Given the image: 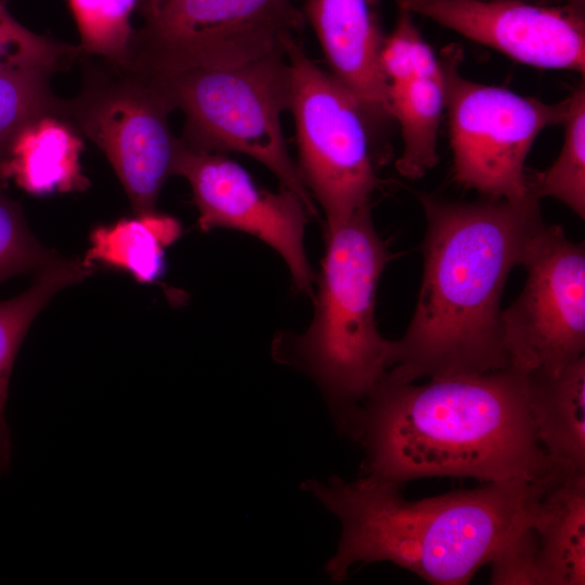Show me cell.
I'll return each mask as SVG.
<instances>
[{
  "label": "cell",
  "mask_w": 585,
  "mask_h": 585,
  "mask_svg": "<svg viewBox=\"0 0 585 585\" xmlns=\"http://www.w3.org/2000/svg\"><path fill=\"white\" fill-rule=\"evenodd\" d=\"M417 197L426 219L422 281L405 334L391 341L389 375L413 382L508 367L500 298L547 225L540 200Z\"/></svg>",
  "instance_id": "obj_1"
},
{
  "label": "cell",
  "mask_w": 585,
  "mask_h": 585,
  "mask_svg": "<svg viewBox=\"0 0 585 585\" xmlns=\"http://www.w3.org/2000/svg\"><path fill=\"white\" fill-rule=\"evenodd\" d=\"M352 439L365 451L360 476L398 484L432 477L538 482L562 473L538 442L525 374L511 367L417 386L387 373Z\"/></svg>",
  "instance_id": "obj_2"
},
{
  "label": "cell",
  "mask_w": 585,
  "mask_h": 585,
  "mask_svg": "<svg viewBox=\"0 0 585 585\" xmlns=\"http://www.w3.org/2000/svg\"><path fill=\"white\" fill-rule=\"evenodd\" d=\"M558 477L487 482L417 500L404 498L402 484L365 476L301 486L341 524L325 566L332 581H343L354 564L387 561L430 584L463 585L529 521L535 500Z\"/></svg>",
  "instance_id": "obj_3"
},
{
  "label": "cell",
  "mask_w": 585,
  "mask_h": 585,
  "mask_svg": "<svg viewBox=\"0 0 585 585\" xmlns=\"http://www.w3.org/2000/svg\"><path fill=\"white\" fill-rule=\"evenodd\" d=\"M390 258L370 205L328 231L313 320L282 355L318 384L338 429L350 438L390 367L391 340L375 321L376 290Z\"/></svg>",
  "instance_id": "obj_4"
},
{
  "label": "cell",
  "mask_w": 585,
  "mask_h": 585,
  "mask_svg": "<svg viewBox=\"0 0 585 585\" xmlns=\"http://www.w3.org/2000/svg\"><path fill=\"white\" fill-rule=\"evenodd\" d=\"M148 75L161 82L176 108L183 110V141L206 151L252 157L275 174L282 187L295 193L309 212H316L281 126V115L289 104L285 52L233 67Z\"/></svg>",
  "instance_id": "obj_5"
},
{
  "label": "cell",
  "mask_w": 585,
  "mask_h": 585,
  "mask_svg": "<svg viewBox=\"0 0 585 585\" xmlns=\"http://www.w3.org/2000/svg\"><path fill=\"white\" fill-rule=\"evenodd\" d=\"M80 58L81 88L63 100L62 117L106 155L135 216L154 213L173 174L179 139L168 116L176 106L155 77L102 57Z\"/></svg>",
  "instance_id": "obj_6"
},
{
  "label": "cell",
  "mask_w": 585,
  "mask_h": 585,
  "mask_svg": "<svg viewBox=\"0 0 585 585\" xmlns=\"http://www.w3.org/2000/svg\"><path fill=\"white\" fill-rule=\"evenodd\" d=\"M438 58L455 181L515 204L538 199L528 187L525 159L545 128L563 122L568 96L546 103L470 80L460 73L464 50L457 43L445 46Z\"/></svg>",
  "instance_id": "obj_7"
},
{
  "label": "cell",
  "mask_w": 585,
  "mask_h": 585,
  "mask_svg": "<svg viewBox=\"0 0 585 585\" xmlns=\"http://www.w3.org/2000/svg\"><path fill=\"white\" fill-rule=\"evenodd\" d=\"M289 104L296 125L298 170L326 217L327 232L370 205L379 184L370 129L352 94L287 39Z\"/></svg>",
  "instance_id": "obj_8"
},
{
  "label": "cell",
  "mask_w": 585,
  "mask_h": 585,
  "mask_svg": "<svg viewBox=\"0 0 585 585\" xmlns=\"http://www.w3.org/2000/svg\"><path fill=\"white\" fill-rule=\"evenodd\" d=\"M303 21L292 0H167L134 30L127 66L173 75L242 65L284 53Z\"/></svg>",
  "instance_id": "obj_9"
},
{
  "label": "cell",
  "mask_w": 585,
  "mask_h": 585,
  "mask_svg": "<svg viewBox=\"0 0 585 585\" xmlns=\"http://www.w3.org/2000/svg\"><path fill=\"white\" fill-rule=\"evenodd\" d=\"M518 298L502 311L508 367L558 374L584 356L585 249L546 225L523 263Z\"/></svg>",
  "instance_id": "obj_10"
},
{
  "label": "cell",
  "mask_w": 585,
  "mask_h": 585,
  "mask_svg": "<svg viewBox=\"0 0 585 585\" xmlns=\"http://www.w3.org/2000/svg\"><path fill=\"white\" fill-rule=\"evenodd\" d=\"M173 174L188 181L203 231L226 227L258 237L285 260L296 287L313 296L314 274L303 245L309 211L295 193L260 188L236 161L182 139Z\"/></svg>",
  "instance_id": "obj_11"
},
{
  "label": "cell",
  "mask_w": 585,
  "mask_h": 585,
  "mask_svg": "<svg viewBox=\"0 0 585 585\" xmlns=\"http://www.w3.org/2000/svg\"><path fill=\"white\" fill-rule=\"evenodd\" d=\"M467 39L528 66L585 73L584 0H395Z\"/></svg>",
  "instance_id": "obj_12"
},
{
  "label": "cell",
  "mask_w": 585,
  "mask_h": 585,
  "mask_svg": "<svg viewBox=\"0 0 585 585\" xmlns=\"http://www.w3.org/2000/svg\"><path fill=\"white\" fill-rule=\"evenodd\" d=\"M304 14L333 77L359 103L370 131L392 119L380 54L379 0H306Z\"/></svg>",
  "instance_id": "obj_13"
},
{
  "label": "cell",
  "mask_w": 585,
  "mask_h": 585,
  "mask_svg": "<svg viewBox=\"0 0 585 585\" xmlns=\"http://www.w3.org/2000/svg\"><path fill=\"white\" fill-rule=\"evenodd\" d=\"M82 148L79 132L65 118L46 114L16 134L0 176L35 195L82 191L89 185L79 162Z\"/></svg>",
  "instance_id": "obj_14"
},
{
  "label": "cell",
  "mask_w": 585,
  "mask_h": 585,
  "mask_svg": "<svg viewBox=\"0 0 585 585\" xmlns=\"http://www.w3.org/2000/svg\"><path fill=\"white\" fill-rule=\"evenodd\" d=\"M525 377L534 428L549 460L563 473L585 472V358L555 375Z\"/></svg>",
  "instance_id": "obj_15"
},
{
  "label": "cell",
  "mask_w": 585,
  "mask_h": 585,
  "mask_svg": "<svg viewBox=\"0 0 585 585\" xmlns=\"http://www.w3.org/2000/svg\"><path fill=\"white\" fill-rule=\"evenodd\" d=\"M530 523L544 585H584L585 472L555 479L535 500Z\"/></svg>",
  "instance_id": "obj_16"
},
{
  "label": "cell",
  "mask_w": 585,
  "mask_h": 585,
  "mask_svg": "<svg viewBox=\"0 0 585 585\" xmlns=\"http://www.w3.org/2000/svg\"><path fill=\"white\" fill-rule=\"evenodd\" d=\"M93 268L83 259L60 258L36 273L32 285L22 294L0 301V474L8 468L12 444L5 420V403L13 364L35 317L52 297L67 286L82 282Z\"/></svg>",
  "instance_id": "obj_17"
},
{
  "label": "cell",
  "mask_w": 585,
  "mask_h": 585,
  "mask_svg": "<svg viewBox=\"0 0 585 585\" xmlns=\"http://www.w3.org/2000/svg\"><path fill=\"white\" fill-rule=\"evenodd\" d=\"M392 119L403 142L395 168L405 178L424 177L439 161L438 134L445 110L442 72L387 84Z\"/></svg>",
  "instance_id": "obj_18"
},
{
  "label": "cell",
  "mask_w": 585,
  "mask_h": 585,
  "mask_svg": "<svg viewBox=\"0 0 585 585\" xmlns=\"http://www.w3.org/2000/svg\"><path fill=\"white\" fill-rule=\"evenodd\" d=\"M179 232L176 220L156 212L120 219L92 231L82 259L89 266L100 263L127 271L140 283H151L161 274L164 246L174 240Z\"/></svg>",
  "instance_id": "obj_19"
},
{
  "label": "cell",
  "mask_w": 585,
  "mask_h": 585,
  "mask_svg": "<svg viewBox=\"0 0 585 585\" xmlns=\"http://www.w3.org/2000/svg\"><path fill=\"white\" fill-rule=\"evenodd\" d=\"M563 142L554 164L544 171L528 172L530 193L541 199L555 198L581 219L585 217V83L568 96Z\"/></svg>",
  "instance_id": "obj_20"
},
{
  "label": "cell",
  "mask_w": 585,
  "mask_h": 585,
  "mask_svg": "<svg viewBox=\"0 0 585 585\" xmlns=\"http://www.w3.org/2000/svg\"><path fill=\"white\" fill-rule=\"evenodd\" d=\"M140 0H69L82 55L127 66L134 30L130 15Z\"/></svg>",
  "instance_id": "obj_21"
},
{
  "label": "cell",
  "mask_w": 585,
  "mask_h": 585,
  "mask_svg": "<svg viewBox=\"0 0 585 585\" xmlns=\"http://www.w3.org/2000/svg\"><path fill=\"white\" fill-rule=\"evenodd\" d=\"M82 53L70 46L38 35L20 24L0 0V75L40 72L52 75L67 69Z\"/></svg>",
  "instance_id": "obj_22"
},
{
  "label": "cell",
  "mask_w": 585,
  "mask_h": 585,
  "mask_svg": "<svg viewBox=\"0 0 585 585\" xmlns=\"http://www.w3.org/2000/svg\"><path fill=\"white\" fill-rule=\"evenodd\" d=\"M50 77L40 72L0 75V170L14 138L27 123L46 114L62 116L63 99L53 94Z\"/></svg>",
  "instance_id": "obj_23"
},
{
  "label": "cell",
  "mask_w": 585,
  "mask_h": 585,
  "mask_svg": "<svg viewBox=\"0 0 585 585\" xmlns=\"http://www.w3.org/2000/svg\"><path fill=\"white\" fill-rule=\"evenodd\" d=\"M0 177V284L26 273H38L61 257L30 232L18 203L5 192Z\"/></svg>",
  "instance_id": "obj_24"
},
{
  "label": "cell",
  "mask_w": 585,
  "mask_h": 585,
  "mask_svg": "<svg viewBox=\"0 0 585 585\" xmlns=\"http://www.w3.org/2000/svg\"><path fill=\"white\" fill-rule=\"evenodd\" d=\"M380 65L387 84L441 70L438 56L404 9L399 8L396 23L385 37Z\"/></svg>",
  "instance_id": "obj_25"
},
{
  "label": "cell",
  "mask_w": 585,
  "mask_h": 585,
  "mask_svg": "<svg viewBox=\"0 0 585 585\" xmlns=\"http://www.w3.org/2000/svg\"><path fill=\"white\" fill-rule=\"evenodd\" d=\"M489 566L491 584L544 585L538 562L537 537L530 519L499 548Z\"/></svg>",
  "instance_id": "obj_26"
},
{
  "label": "cell",
  "mask_w": 585,
  "mask_h": 585,
  "mask_svg": "<svg viewBox=\"0 0 585 585\" xmlns=\"http://www.w3.org/2000/svg\"><path fill=\"white\" fill-rule=\"evenodd\" d=\"M167 0H140L139 8L145 21L152 17Z\"/></svg>",
  "instance_id": "obj_27"
},
{
  "label": "cell",
  "mask_w": 585,
  "mask_h": 585,
  "mask_svg": "<svg viewBox=\"0 0 585 585\" xmlns=\"http://www.w3.org/2000/svg\"><path fill=\"white\" fill-rule=\"evenodd\" d=\"M523 1H529V2H534V3H542V4H556V3L566 2L568 0H523Z\"/></svg>",
  "instance_id": "obj_28"
}]
</instances>
